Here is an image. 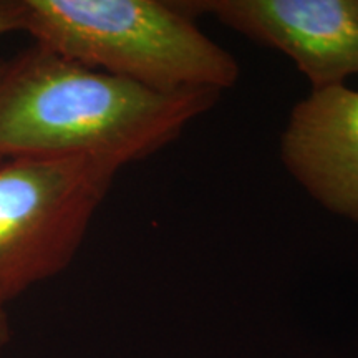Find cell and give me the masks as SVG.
Segmentation results:
<instances>
[{"mask_svg": "<svg viewBox=\"0 0 358 358\" xmlns=\"http://www.w3.org/2000/svg\"><path fill=\"white\" fill-rule=\"evenodd\" d=\"M219 95L159 93L34 43L0 69V156H88L122 169L178 140Z\"/></svg>", "mask_w": 358, "mask_h": 358, "instance_id": "1", "label": "cell"}, {"mask_svg": "<svg viewBox=\"0 0 358 358\" xmlns=\"http://www.w3.org/2000/svg\"><path fill=\"white\" fill-rule=\"evenodd\" d=\"M179 2L24 0L22 30L58 55L159 93L234 87L236 58Z\"/></svg>", "mask_w": 358, "mask_h": 358, "instance_id": "2", "label": "cell"}, {"mask_svg": "<svg viewBox=\"0 0 358 358\" xmlns=\"http://www.w3.org/2000/svg\"><path fill=\"white\" fill-rule=\"evenodd\" d=\"M118 171L88 156L0 159V308L70 266Z\"/></svg>", "mask_w": 358, "mask_h": 358, "instance_id": "3", "label": "cell"}, {"mask_svg": "<svg viewBox=\"0 0 358 358\" xmlns=\"http://www.w3.org/2000/svg\"><path fill=\"white\" fill-rule=\"evenodd\" d=\"M241 35L285 53L312 92L358 75V0H198L179 2Z\"/></svg>", "mask_w": 358, "mask_h": 358, "instance_id": "4", "label": "cell"}, {"mask_svg": "<svg viewBox=\"0 0 358 358\" xmlns=\"http://www.w3.org/2000/svg\"><path fill=\"white\" fill-rule=\"evenodd\" d=\"M280 158L313 199L358 222V92L340 85L299 101L282 133Z\"/></svg>", "mask_w": 358, "mask_h": 358, "instance_id": "5", "label": "cell"}, {"mask_svg": "<svg viewBox=\"0 0 358 358\" xmlns=\"http://www.w3.org/2000/svg\"><path fill=\"white\" fill-rule=\"evenodd\" d=\"M24 27V0H0V37L20 32Z\"/></svg>", "mask_w": 358, "mask_h": 358, "instance_id": "6", "label": "cell"}, {"mask_svg": "<svg viewBox=\"0 0 358 358\" xmlns=\"http://www.w3.org/2000/svg\"><path fill=\"white\" fill-rule=\"evenodd\" d=\"M10 340H12L10 320H8L6 308H0V352L8 345Z\"/></svg>", "mask_w": 358, "mask_h": 358, "instance_id": "7", "label": "cell"}, {"mask_svg": "<svg viewBox=\"0 0 358 358\" xmlns=\"http://www.w3.org/2000/svg\"><path fill=\"white\" fill-rule=\"evenodd\" d=\"M2 64H3V60H0V69H2ZM0 159H2V156H0Z\"/></svg>", "mask_w": 358, "mask_h": 358, "instance_id": "8", "label": "cell"}]
</instances>
